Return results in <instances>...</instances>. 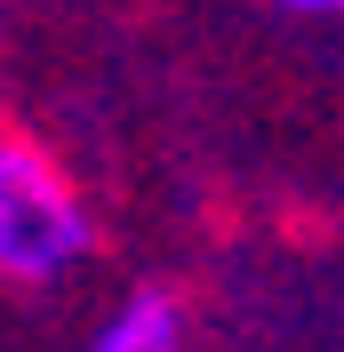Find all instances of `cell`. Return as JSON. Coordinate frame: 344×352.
Listing matches in <instances>:
<instances>
[{
  "label": "cell",
  "mask_w": 344,
  "mask_h": 352,
  "mask_svg": "<svg viewBox=\"0 0 344 352\" xmlns=\"http://www.w3.org/2000/svg\"><path fill=\"white\" fill-rule=\"evenodd\" d=\"M88 256H96V217L72 192V176L32 136H0V280L56 288Z\"/></svg>",
  "instance_id": "6da1fadb"
},
{
  "label": "cell",
  "mask_w": 344,
  "mask_h": 352,
  "mask_svg": "<svg viewBox=\"0 0 344 352\" xmlns=\"http://www.w3.org/2000/svg\"><path fill=\"white\" fill-rule=\"evenodd\" d=\"M80 352H193V320H184V296L160 280L129 288L120 305L96 320V336H88Z\"/></svg>",
  "instance_id": "7a4b0ae2"
},
{
  "label": "cell",
  "mask_w": 344,
  "mask_h": 352,
  "mask_svg": "<svg viewBox=\"0 0 344 352\" xmlns=\"http://www.w3.org/2000/svg\"><path fill=\"white\" fill-rule=\"evenodd\" d=\"M288 16H312V24H344V0H272Z\"/></svg>",
  "instance_id": "3957f363"
}]
</instances>
